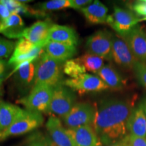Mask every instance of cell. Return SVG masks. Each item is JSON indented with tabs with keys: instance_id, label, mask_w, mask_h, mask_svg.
Segmentation results:
<instances>
[{
	"instance_id": "ac0fdd59",
	"label": "cell",
	"mask_w": 146,
	"mask_h": 146,
	"mask_svg": "<svg viewBox=\"0 0 146 146\" xmlns=\"http://www.w3.org/2000/svg\"><path fill=\"white\" fill-rule=\"evenodd\" d=\"M44 51L50 57L64 63L77 53L76 46L53 41L47 42L44 46Z\"/></svg>"
},
{
	"instance_id": "60d3db41",
	"label": "cell",
	"mask_w": 146,
	"mask_h": 146,
	"mask_svg": "<svg viewBox=\"0 0 146 146\" xmlns=\"http://www.w3.org/2000/svg\"><path fill=\"white\" fill-rule=\"evenodd\" d=\"M145 1V3H146V1H145H145Z\"/></svg>"
},
{
	"instance_id": "3957f363",
	"label": "cell",
	"mask_w": 146,
	"mask_h": 146,
	"mask_svg": "<svg viewBox=\"0 0 146 146\" xmlns=\"http://www.w3.org/2000/svg\"><path fill=\"white\" fill-rule=\"evenodd\" d=\"M54 87L39 85L33 87L30 94L17 102L27 110L40 114H49Z\"/></svg>"
},
{
	"instance_id": "f35d334b",
	"label": "cell",
	"mask_w": 146,
	"mask_h": 146,
	"mask_svg": "<svg viewBox=\"0 0 146 146\" xmlns=\"http://www.w3.org/2000/svg\"><path fill=\"white\" fill-rule=\"evenodd\" d=\"M1 21H0V25H1Z\"/></svg>"
},
{
	"instance_id": "277c9868",
	"label": "cell",
	"mask_w": 146,
	"mask_h": 146,
	"mask_svg": "<svg viewBox=\"0 0 146 146\" xmlns=\"http://www.w3.org/2000/svg\"><path fill=\"white\" fill-rule=\"evenodd\" d=\"M44 118L41 114L22 109L13 124L0 134V141L9 137L21 135L35 130L43 125Z\"/></svg>"
},
{
	"instance_id": "6da1fadb",
	"label": "cell",
	"mask_w": 146,
	"mask_h": 146,
	"mask_svg": "<svg viewBox=\"0 0 146 146\" xmlns=\"http://www.w3.org/2000/svg\"><path fill=\"white\" fill-rule=\"evenodd\" d=\"M133 104L119 100H103L96 108L93 127L102 145L121 141L127 135V120Z\"/></svg>"
},
{
	"instance_id": "2e32d148",
	"label": "cell",
	"mask_w": 146,
	"mask_h": 146,
	"mask_svg": "<svg viewBox=\"0 0 146 146\" xmlns=\"http://www.w3.org/2000/svg\"><path fill=\"white\" fill-rule=\"evenodd\" d=\"M127 128L131 135L146 137V115L143 104L133 108L128 118Z\"/></svg>"
},
{
	"instance_id": "8fae6325",
	"label": "cell",
	"mask_w": 146,
	"mask_h": 146,
	"mask_svg": "<svg viewBox=\"0 0 146 146\" xmlns=\"http://www.w3.org/2000/svg\"><path fill=\"white\" fill-rule=\"evenodd\" d=\"M45 127L52 143L51 146H74L68 130L63 127L61 120L57 116H50Z\"/></svg>"
},
{
	"instance_id": "5b68a950",
	"label": "cell",
	"mask_w": 146,
	"mask_h": 146,
	"mask_svg": "<svg viewBox=\"0 0 146 146\" xmlns=\"http://www.w3.org/2000/svg\"><path fill=\"white\" fill-rule=\"evenodd\" d=\"M76 97L74 91L63 83L54 88L49 114L63 118L75 104Z\"/></svg>"
},
{
	"instance_id": "4fadbf2b",
	"label": "cell",
	"mask_w": 146,
	"mask_h": 146,
	"mask_svg": "<svg viewBox=\"0 0 146 146\" xmlns=\"http://www.w3.org/2000/svg\"><path fill=\"white\" fill-rule=\"evenodd\" d=\"M38 60L22 64L12 71V74H14V81L16 86L21 91L26 93L29 89H32L33 87Z\"/></svg>"
},
{
	"instance_id": "4dcf8cb0",
	"label": "cell",
	"mask_w": 146,
	"mask_h": 146,
	"mask_svg": "<svg viewBox=\"0 0 146 146\" xmlns=\"http://www.w3.org/2000/svg\"><path fill=\"white\" fill-rule=\"evenodd\" d=\"M92 2L93 1L91 0H70V8L76 10H81Z\"/></svg>"
},
{
	"instance_id": "7c38bea8",
	"label": "cell",
	"mask_w": 146,
	"mask_h": 146,
	"mask_svg": "<svg viewBox=\"0 0 146 146\" xmlns=\"http://www.w3.org/2000/svg\"><path fill=\"white\" fill-rule=\"evenodd\" d=\"M123 39L139 62H146V31L137 25Z\"/></svg>"
},
{
	"instance_id": "8992f818",
	"label": "cell",
	"mask_w": 146,
	"mask_h": 146,
	"mask_svg": "<svg viewBox=\"0 0 146 146\" xmlns=\"http://www.w3.org/2000/svg\"><path fill=\"white\" fill-rule=\"evenodd\" d=\"M96 108L89 103H76L71 110L62 118L67 129H74L83 126L93 127Z\"/></svg>"
},
{
	"instance_id": "4316f807",
	"label": "cell",
	"mask_w": 146,
	"mask_h": 146,
	"mask_svg": "<svg viewBox=\"0 0 146 146\" xmlns=\"http://www.w3.org/2000/svg\"><path fill=\"white\" fill-rule=\"evenodd\" d=\"M15 42L3 39L0 36V59L7 58L13 54L16 47Z\"/></svg>"
},
{
	"instance_id": "836d02e7",
	"label": "cell",
	"mask_w": 146,
	"mask_h": 146,
	"mask_svg": "<svg viewBox=\"0 0 146 146\" xmlns=\"http://www.w3.org/2000/svg\"><path fill=\"white\" fill-rule=\"evenodd\" d=\"M7 64L5 62V60L3 59H0V78H1V76L3 75L5 70Z\"/></svg>"
},
{
	"instance_id": "f546056e",
	"label": "cell",
	"mask_w": 146,
	"mask_h": 146,
	"mask_svg": "<svg viewBox=\"0 0 146 146\" xmlns=\"http://www.w3.org/2000/svg\"><path fill=\"white\" fill-rule=\"evenodd\" d=\"M131 9L137 16L146 17V3L144 1H137L131 5Z\"/></svg>"
},
{
	"instance_id": "83f0119b",
	"label": "cell",
	"mask_w": 146,
	"mask_h": 146,
	"mask_svg": "<svg viewBox=\"0 0 146 146\" xmlns=\"http://www.w3.org/2000/svg\"><path fill=\"white\" fill-rule=\"evenodd\" d=\"M133 70L139 83L146 89V62L138 61L133 68Z\"/></svg>"
},
{
	"instance_id": "ffe728a7",
	"label": "cell",
	"mask_w": 146,
	"mask_h": 146,
	"mask_svg": "<svg viewBox=\"0 0 146 146\" xmlns=\"http://www.w3.org/2000/svg\"><path fill=\"white\" fill-rule=\"evenodd\" d=\"M81 11L85 16L87 21L92 25L107 23L108 9L100 1H94Z\"/></svg>"
},
{
	"instance_id": "9c48e42d",
	"label": "cell",
	"mask_w": 146,
	"mask_h": 146,
	"mask_svg": "<svg viewBox=\"0 0 146 146\" xmlns=\"http://www.w3.org/2000/svg\"><path fill=\"white\" fill-rule=\"evenodd\" d=\"M65 86L80 94L87 92H98L109 89L99 76L85 73L76 78H71L63 81Z\"/></svg>"
},
{
	"instance_id": "52a82bcc",
	"label": "cell",
	"mask_w": 146,
	"mask_h": 146,
	"mask_svg": "<svg viewBox=\"0 0 146 146\" xmlns=\"http://www.w3.org/2000/svg\"><path fill=\"white\" fill-rule=\"evenodd\" d=\"M113 35L106 30L98 31L89 36L86 42L87 52L104 60H112Z\"/></svg>"
},
{
	"instance_id": "7402d4cb",
	"label": "cell",
	"mask_w": 146,
	"mask_h": 146,
	"mask_svg": "<svg viewBox=\"0 0 146 146\" xmlns=\"http://www.w3.org/2000/svg\"><path fill=\"white\" fill-rule=\"evenodd\" d=\"M96 74L104 82L109 89L120 90L125 85L123 77L110 65H104Z\"/></svg>"
},
{
	"instance_id": "44dd1931",
	"label": "cell",
	"mask_w": 146,
	"mask_h": 146,
	"mask_svg": "<svg viewBox=\"0 0 146 146\" xmlns=\"http://www.w3.org/2000/svg\"><path fill=\"white\" fill-rule=\"evenodd\" d=\"M21 110L18 106L3 101L0 102V134L13 124Z\"/></svg>"
},
{
	"instance_id": "ba28073f",
	"label": "cell",
	"mask_w": 146,
	"mask_h": 146,
	"mask_svg": "<svg viewBox=\"0 0 146 146\" xmlns=\"http://www.w3.org/2000/svg\"><path fill=\"white\" fill-rule=\"evenodd\" d=\"M139 22H140L139 18L131 11L115 6L112 14L108 16L106 23L123 38Z\"/></svg>"
},
{
	"instance_id": "9a60e30c",
	"label": "cell",
	"mask_w": 146,
	"mask_h": 146,
	"mask_svg": "<svg viewBox=\"0 0 146 146\" xmlns=\"http://www.w3.org/2000/svg\"><path fill=\"white\" fill-rule=\"evenodd\" d=\"M67 130L74 142V146L103 145L92 126H83Z\"/></svg>"
},
{
	"instance_id": "30bf717a",
	"label": "cell",
	"mask_w": 146,
	"mask_h": 146,
	"mask_svg": "<svg viewBox=\"0 0 146 146\" xmlns=\"http://www.w3.org/2000/svg\"><path fill=\"white\" fill-rule=\"evenodd\" d=\"M112 57L116 64L128 70H133L138 62L125 40L119 35H113Z\"/></svg>"
},
{
	"instance_id": "cb8c5ba5",
	"label": "cell",
	"mask_w": 146,
	"mask_h": 146,
	"mask_svg": "<svg viewBox=\"0 0 146 146\" xmlns=\"http://www.w3.org/2000/svg\"><path fill=\"white\" fill-rule=\"evenodd\" d=\"M40 46H41V45H35L25 38H21V39H18V42L16 43L15 49H14L13 54L11 57L16 58L18 57V56L29 54L33 52L36 48Z\"/></svg>"
},
{
	"instance_id": "e0dca14e",
	"label": "cell",
	"mask_w": 146,
	"mask_h": 146,
	"mask_svg": "<svg viewBox=\"0 0 146 146\" xmlns=\"http://www.w3.org/2000/svg\"><path fill=\"white\" fill-rule=\"evenodd\" d=\"M49 41L65 43L76 47L78 42V36L75 30L70 27L54 25L47 36V43Z\"/></svg>"
},
{
	"instance_id": "1f68e13d",
	"label": "cell",
	"mask_w": 146,
	"mask_h": 146,
	"mask_svg": "<svg viewBox=\"0 0 146 146\" xmlns=\"http://www.w3.org/2000/svg\"><path fill=\"white\" fill-rule=\"evenodd\" d=\"M11 15L10 11L8 10L6 6L0 1V21L2 23Z\"/></svg>"
},
{
	"instance_id": "d6a6232c",
	"label": "cell",
	"mask_w": 146,
	"mask_h": 146,
	"mask_svg": "<svg viewBox=\"0 0 146 146\" xmlns=\"http://www.w3.org/2000/svg\"><path fill=\"white\" fill-rule=\"evenodd\" d=\"M32 146H50L47 140L43 137H35L30 143Z\"/></svg>"
},
{
	"instance_id": "e575fe53",
	"label": "cell",
	"mask_w": 146,
	"mask_h": 146,
	"mask_svg": "<svg viewBox=\"0 0 146 146\" xmlns=\"http://www.w3.org/2000/svg\"><path fill=\"white\" fill-rule=\"evenodd\" d=\"M3 96V78H0V102Z\"/></svg>"
},
{
	"instance_id": "7a4b0ae2",
	"label": "cell",
	"mask_w": 146,
	"mask_h": 146,
	"mask_svg": "<svg viewBox=\"0 0 146 146\" xmlns=\"http://www.w3.org/2000/svg\"><path fill=\"white\" fill-rule=\"evenodd\" d=\"M63 67L64 62L44 53L37 60L33 87L45 85L55 87L62 84Z\"/></svg>"
},
{
	"instance_id": "d590c367",
	"label": "cell",
	"mask_w": 146,
	"mask_h": 146,
	"mask_svg": "<svg viewBox=\"0 0 146 146\" xmlns=\"http://www.w3.org/2000/svg\"><path fill=\"white\" fill-rule=\"evenodd\" d=\"M108 146H125V145H124L123 144L121 143V142H118V143H115L111 144V145H109Z\"/></svg>"
},
{
	"instance_id": "484cf974",
	"label": "cell",
	"mask_w": 146,
	"mask_h": 146,
	"mask_svg": "<svg viewBox=\"0 0 146 146\" xmlns=\"http://www.w3.org/2000/svg\"><path fill=\"white\" fill-rule=\"evenodd\" d=\"M38 6L39 10L42 11L61 10L70 8V0H51L39 3Z\"/></svg>"
},
{
	"instance_id": "ab89813d",
	"label": "cell",
	"mask_w": 146,
	"mask_h": 146,
	"mask_svg": "<svg viewBox=\"0 0 146 146\" xmlns=\"http://www.w3.org/2000/svg\"><path fill=\"white\" fill-rule=\"evenodd\" d=\"M29 146H32L31 145V144H30V145H29Z\"/></svg>"
},
{
	"instance_id": "8d00e7d4",
	"label": "cell",
	"mask_w": 146,
	"mask_h": 146,
	"mask_svg": "<svg viewBox=\"0 0 146 146\" xmlns=\"http://www.w3.org/2000/svg\"><path fill=\"white\" fill-rule=\"evenodd\" d=\"M143 104V108H144V111H145V113L146 115V99L145 101H144V103Z\"/></svg>"
},
{
	"instance_id": "d6986e66",
	"label": "cell",
	"mask_w": 146,
	"mask_h": 146,
	"mask_svg": "<svg viewBox=\"0 0 146 146\" xmlns=\"http://www.w3.org/2000/svg\"><path fill=\"white\" fill-rule=\"evenodd\" d=\"M25 29V23L21 16L18 14H12L1 23L0 33L9 39H21Z\"/></svg>"
},
{
	"instance_id": "f1b7e54d",
	"label": "cell",
	"mask_w": 146,
	"mask_h": 146,
	"mask_svg": "<svg viewBox=\"0 0 146 146\" xmlns=\"http://www.w3.org/2000/svg\"><path fill=\"white\" fill-rule=\"evenodd\" d=\"M120 142L125 146H146V137H139L129 135Z\"/></svg>"
},
{
	"instance_id": "74e56055",
	"label": "cell",
	"mask_w": 146,
	"mask_h": 146,
	"mask_svg": "<svg viewBox=\"0 0 146 146\" xmlns=\"http://www.w3.org/2000/svg\"><path fill=\"white\" fill-rule=\"evenodd\" d=\"M146 21V17L142 18V19H140V21Z\"/></svg>"
},
{
	"instance_id": "603a6c76",
	"label": "cell",
	"mask_w": 146,
	"mask_h": 146,
	"mask_svg": "<svg viewBox=\"0 0 146 146\" xmlns=\"http://www.w3.org/2000/svg\"><path fill=\"white\" fill-rule=\"evenodd\" d=\"M76 60L83 66L85 70L97 74L104 66L103 58L96 55L87 52Z\"/></svg>"
},
{
	"instance_id": "5bb4252c",
	"label": "cell",
	"mask_w": 146,
	"mask_h": 146,
	"mask_svg": "<svg viewBox=\"0 0 146 146\" xmlns=\"http://www.w3.org/2000/svg\"><path fill=\"white\" fill-rule=\"evenodd\" d=\"M53 25L50 19L36 22L31 27L25 28L22 34V38H25L35 45L44 47L47 43V36Z\"/></svg>"
},
{
	"instance_id": "d4e9b609",
	"label": "cell",
	"mask_w": 146,
	"mask_h": 146,
	"mask_svg": "<svg viewBox=\"0 0 146 146\" xmlns=\"http://www.w3.org/2000/svg\"><path fill=\"white\" fill-rule=\"evenodd\" d=\"M86 70L76 59H70L64 63L63 72L71 78H76L85 74Z\"/></svg>"
}]
</instances>
